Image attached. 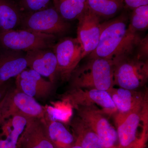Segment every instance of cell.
Wrapping results in <instances>:
<instances>
[{"mask_svg":"<svg viewBox=\"0 0 148 148\" xmlns=\"http://www.w3.org/2000/svg\"><path fill=\"white\" fill-rule=\"evenodd\" d=\"M128 24V18L124 14L101 23L99 42L89 57L105 58L113 64L133 53L142 38L138 33L130 30Z\"/></svg>","mask_w":148,"mask_h":148,"instance_id":"1","label":"cell"},{"mask_svg":"<svg viewBox=\"0 0 148 148\" xmlns=\"http://www.w3.org/2000/svg\"><path fill=\"white\" fill-rule=\"evenodd\" d=\"M114 66L112 61L99 57H89L77 67L69 81L70 88L94 89L108 91L114 87Z\"/></svg>","mask_w":148,"mask_h":148,"instance_id":"2","label":"cell"},{"mask_svg":"<svg viewBox=\"0 0 148 148\" xmlns=\"http://www.w3.org/2000/svg\"><path fill=\"white\" fill-rule=\"evenodd\" d=\"M114 85L130 90H137L148 79V59L134 54L122 57L113 64Z\"/></svg>","mask_w":148,"mask_h":148,"instance_id":"3","label":"cell"},{"mask_svg":"<svg viewBox=\"0 0 148 148\" xmlns=\"http://www.w3.org/2000/svg\"><path fill=\"white\" fill-rule=\"evenodd\" d=\"M19 27L21 29L56 36L69 32L71 24L53 6L34 12H22Z\"/></svg>","mask_w":148,"mask_h":148,"instance_id":"4","label":"cell"},{"mask_svg":"<svg viewBox=\"0 0 148 148\" xmlns=\"http://www.w3.org/2000/svg\"><path fill=\"white\" fill-rule=\"evenodd\" d=\"M56 36L27 29L0 31V45L9 50L27 51L51 48L55 44Z\"/></svg>","mask_w":148,"mask_h":148,"instance_id":"5","label":"cell"},{"mask_svg":"<svg viewBox=\"0 0 148 148\" xmlns=\"http://www.w3.org/2000/svg\"><path fill=\"white\" fill-rule=\"evenodd\" d=\"M46 106L41 105L33 97L16 89L9 90L0 102V120L15 115L26 118H45Z\"/></svg>","mask_w":148,"mask_h":148,"instance_id":"6","label":"cell"},{"mask_svg":"<svg viewBox=\"0 0 148 148\" xmlns=\"http://www.w3.org/2000/svg\"><path fill=\"white\" fill-rule=\"evenodd\" d=\"M148 101L120 119L115 121L119 148H135L145 142L147 135L139 139L140 128L148 127Z\"/></svg>","mask_w":148,"mask_h":148,"instance_id":"7","label":"cell"},{"mask_svg":"<svg viewBox=\"0 0 148 148\" xmlns=\"http://www.w3.org/2000/svg\"><path fill=\"white\" fill-rule=\"evenodd\" d=\"M57 61V79L69 82L73 72L84 58L82 46L77 38L66 37L52 48Z\"/></svg>","mask_w":148,"mask_h":148,"instance_id":"8","label":"cell"},{"mask_svg":"<svg viewBox=\"0 0 148 148\" xmlns=\"http://www.w3.org/2000/svg\"><path fill=\"white\" fill-rule=\"evenodd\" d=\"M61 99L74 109L78 107H100L103 113L113 116L117 112L110 95L106 90L70 88L61 95Z\"/></svg>","mask_w":148,"mask_h":148,"instance_id":"9","label":"cell"},{"mask_svg":"<svg viewBox=\"0 0 148 148\" xmlns=\"http://www.w3.org/2000/svg\"><path fill=\"white\" fill-rule=\"evenodd\" d=\"M78 117L98 135L105 148H113L118 141L116 130L111 125L102 110L96 107H78Z\"/></svg>","mask_w":148,"mask_h":148,"instance_id":"10","label":"cell"},{"mask_svg":"<svg viewBox=\"0 0 148 148\" xmlns=\"http://www.w3.org/2000/svg\"><path fill=\"white\" fill-rule=\"evenodd\" d=\"M77 19V38L83 49L84 58L92 53L98 45L101 34V18L86 6Z\"/></svg>","mask_w":148,"mask_h":148,"instance_id":"11","label":"cell"},{"mask_svg":"<svg viewBox=\"0 0 148 148\" xmlns=\"http://www.w3.org/2000/svg\"><path fill=\"white\" fill-rule=\"evenodd\" d=\"M27 119L17 148H55L49 136L45 117Z\"/></svg>","mask_w":148,"mask_h":148,"instance_id":"12","label":"cell"},{"mask_svg":"<svg viewBox=\"0 0 148 148\" xmlns=\"http://www.w3.org/2000/svg\"><path fill=\"white\" fill-rule=\"evenodd\" d=\"M54 84L27 68L16 77L15 88L35 99H45L52 92Z\"/></svg>","mask_w":148,"mask_h":148,"instance_id":"13","label":"cell"},{"mask_svg":"<svg viewBox=\"0 0 148 148\" xmlns=\"http://www.w3.org/2000/svg\"><path fill=\"white\" fill-rule=\"evenodd\" d=\"M40 49L27 51L26 58L28 68L49 79L51 82L57 79V61L53 49Z\"/></svg>","mask_w":148,"mask_h":148,"instance_id":"14","label":"cell"},{"mask_svg":"<svg viewBox=\"0 0 148 148\" xmlns=\"http://www.w3.org/2000/svg\"><path fill=\"white\" fill-rule=\"evenodd\" d=\"M107 91L116 107L117 112L114 115L115 121L123 117L148 101L147 93L137 90L114 87Z\"/></svg>","mask_w":148,"mask_h":148,"instance_id":"15","label":"cell"},{"mask_svg":"<svg viewBox=\"0 0 148 148\" xmlns=\"http://www.w3.org/2000/svg\"><path fill=\"white\" fill-rule=\"evenodd\" d=\"M3 48L0 52V86L28 68L26 53Z\"/></svg>","mask_w":148,"mask_h":148,"instance_id":"16","label":"cell"},{"mask_svg":"<svg viewBox=\"0 0 148 148\" xmlns=\"http://www.w3.org/2000/svg\"><path fill=\"white\" fill-rule=\"evenodd\" d=\"M27 121V118L20 115L0 120V148H17L18 139Z\"/></svg>","mask_w":148,"mask_h":148,"instance_id":"17","label":"cell"},{"mask_svg":"<svg viewBox=\"0 0 148 148\" xmlns=\"http://www.w3.org/2000/svg\"><path fill=\"white\" fill-rule=\"evenodd\" d=\"M70 126L75 145L82 148H105L98 135L79 117L71 121Z\"/></svg>","mask_w":148,"mask_h":148,"instance_id":"18","label":"cell"},{"mask_svg":"<svg viewBox=\"0 0 148 148\" xmlns=\"http://www.w3.org/2000/svg\"><path fill=\"white\" fill-rule=\"evenodd\" d=\"M45 119L49 136L55 148H71L75 145L74 135L63 123L51 119L47 113Z\"/></svg>","mask_w":148,"mask_h":148,"instance_id":"19","label":"cell"},{"mask_svg":"<svg viewBox=\"0 0 148 148\" xmlns=\"http://www.w3.org/2000/svg\"><path fill=\"white\" fill-rule=\"evenodd\" d=\"M22 12L10 0H0V31L16 29L21 23Z\"/></svg>","mask_w":148,"mask_h":148,"instance_id":"20","label":"cell"},{"mask_svg":"<svg viewBox=\"0 0 148 148\" xmlns=\"http://www.w3.org/2000/svg\"><path fill=\"white\" fill-rule=\"evenodd\" d=\"M123 0H87L86 6L100 18H111L123 8Z\"/></svg>","mask_w":148,"mask_h":148,"instance_id":"21","label":"cell"},{"mask_svg":"<svg viewBox=\"0 0 148 148\" xmlns=\"http://www.w3.org/2000/svg\"><path fill=\"white\" fill-rule=\"evenodd\" d=\"M53 7L65 20L77 19L86 8L79 0H53Z\"/></svg>","mask_w":148,"mask_h":148,"instance_id":"22","label":"cell"},{"mask_svg":"<svg viewBox=\"0 0 148 148\" xmlns=\"http://www.w3.org/2000/svg\"><path fill=\"white\" fill-rule=\"evenodd\" d=\"M128 29L133 33L147 30L148 28V5L133 9L128 24Z\"/></svg>","mask_w":148,"mask_h":148,"instance_id":"23","label":"cell"},{"mask_svg":"<svg viewBox=\"0 0 148 148\" xmlns=\"http://www.w3.org/2000/svg\"><path fill=\"white\" fill-rule=\"evenodd\" d=\"M51 0H20L19 8L22 12H34L48 7Z\"/></svg>","mask_w":148,"mask_h":148,"instance_id":"24","label":"cell"},{"mask_svg":"<svg viewBox=\"0 0 148 148\" xmlns=\"http://www.w3.org/2000/svg\"><path fill=\"white\" fill-rule=\"evenodd\" d=\"M123 1L126 6L132 9L141 6L148 5V0H123Z\"/></svg>","mask_w":148,"mask_h":148,"instance_id":"25","label":"cell"},{"mask_svg":"<svg viewBox=\"0 0 148 148\" xmlns=\"http://www.w3.org/2000/svg\"><path fill=\"white\" fill-rule=\"evenodd\" d=\"M7 85L8 83H7L1 86H0V91H1V90H2L4 88H5L6 86H7Z\"/></svg>","mask_w":148,"mask_h":148,"instance_id":"26","label":"cell"},{"mask_svg":"<svg viewBox=\"0 0 148 148\" xmlns=\"http://www.w3.org/2000/svg\"><path fill=\"white\" fill-rule=\"evenodd\" d=\"M71 148H82V147H80V146L78 145H75H75H74L73 146H72L71 147Z\"/></svg>","mask_w":148,"mask_h":148,"instance_id":"27","label":"cell"},{"mask_svg":"<svg viewBox=\"0 0 148 148\" xmlns=\"http://www.w3.org/2000/svg\"><path fill=\"white\" fill-rule=\"evenodd\" d=\"M79 1H80L81 2L85 3L86 2V1H87V0H79Z\"/></svg>","mask_w":148,"mask_h":148,"instance_id":"28","label":"cell"},{"mask_svg":"<svg viewBox=\"0 0 148 148\" xmlns=\"http://www.w3.org/2000/svg\"><path fill=\"white\" fill-rule=\"evenodd\" d=\"M113 148H119L118 147V146H116V147H114Z\"/></svg>","mask_w":148,"mask_h":148,"instance_id":"29","label":"cell"}]
</instances>
